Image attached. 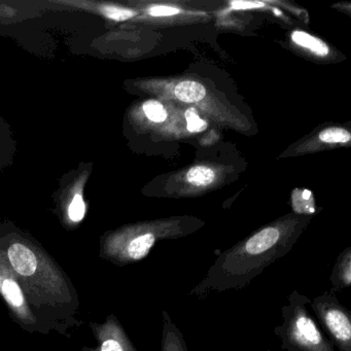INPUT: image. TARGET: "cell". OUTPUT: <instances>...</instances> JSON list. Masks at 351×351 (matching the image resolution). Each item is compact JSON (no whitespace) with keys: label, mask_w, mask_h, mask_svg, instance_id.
Masks as SVG:
<instances>
[{"label":"cell","mask_w":351,"mask_h":351,"mask_svg":"<svg viewBox=\"0 0 351 351\" xmlns=\"http://www.w3.org/2000/svg\"><path fill=\"white\" fill-rule=\"evenodd\" d=\"M297 239L295 230L268 226L217 256L204 278L189 295L204 300L213 293L247 287L265 269L289 254Z\"/></svg>","instance_id":"6da1fadb"},{"label":"cell","mask_w":351,"mask_h":351,"mask_svg":"<svg viewBox=\"0 0 351 351\" xmlns=\"http://www.w3.org/2000/svg\"><path fill=\"white\" fill-rule=\"evenodd\" d=\"M308 304L309 298L297 289L287 298V303L281 308L282 324L274 328L281 348L287 351H335L334 344L310 315Z\"/></svg>","instance_id":"7a4b0ae2"},{"label":"cell","mask_w":351,"mask_h":351,"mask_svg":"<svg viewBox=\"0 0 351 351\" xmlns=\"http://www.w3.org/2000/svg\"><path fill=\"white\" fill-rule=\"evenodd\" d=\"M310 306L334 346L339 351H351L350 311L338 301L336 295L324 291L310 300Z\"/></svg>","instance_id":"3957f363"},{"label":"cell","mask_w":351,"mask_h":351,"mask_svg":"<svg viewBox=\"0 0 351 351\" xmlns=\"http://www.w3.org/2000/svg\"><path fill=\"white\" fill-rule=\"evenodd\" d=\"M180 230L147 229L128 238L120 245L119 258L124 263L139 262L147 258L156 243L163 238L180 234Z\"/></svg>","instance_id":"277c9868"},{"label":"cell","mask_w":351,"mask_h":351,"mask_svg":"<svg viewBox=\"0 0 351 351\" xmlns=\"http://www.w3.org/2000/svg\"><path fill=\"white\" fill-rule=\"evenodd\" d=\"M8 256L16 272L23 276H32L38 268L36 254L27 246L15 243L10 246Z\"/></svg>","instance_id":"5b68a950"},{"label":"cell","mask_w":351,"mask_h":351,"mask_svg":"<svg viewBox=\"0 0 351 351\" xmlns=\"http://www.w3.org/2000/svg\"><path fill=\"white\" fill-rule=\"evenodd\" d=\"M332 287L330 293L336 295L343 289L351 287V248L343 250L338 256L332 267L330 277Z\"/></svg>","instance_id":"8992f818"},{"label":"cell","mask_w":351,"mask_h":351,"mask_svg":"<svg viewBox=\"0 0 351 351\" xmlns=\"http://www.w3.org/2000/svg\"><path fill=\"white\" fill-rule=\"evenodd\" d=\"M161 351H189L184 335L166 310H162Z\"/></svg>","instance_id":"52a82bcc"},{"label":"cell","mask_w":351,"mask_h":351,"mask_svg":"<svg viewBox=\"0 0 351 351\" xmlns=\"http://www.w3.org/2000/svg\"><path fill=\"white\" fill-rule=\"evenodd\" d=\"M174 94L182 101L195 104L205 97L206 90L204 86L197 82L184 81L176 86Z\"/></svg>","instance_id":"ba28073f"},{"label":"cell","mask_w":351,"mask_h":351,"mask_svg":"<svg viewBox=\"0 0 351 351\" xmlns=\"http://www.w3.org/2000/svg\"><path fill=\"white\" fill-rule=\"evenodd\" d=\"M291 38L300 47L312 51L318 56H326L328 54V47L319 38H314L303 32H295L291 34Z\"/></svg>","instance_id":"9c48e42d"},{"label":"cell","mask_w":351,"mask_h":351,"mask_svg":"<svg viewBox=\"0 0 351 351\" xmlns=\"http://www.w3.org/2000/svg\"><path fill=\"white\" fill-rule=\"evenodd\" d=\"M293 208L295 213L312 215L315 213L313 195L308 190H295L293 192Z\"/></svg>","instance_id":"30bf717a"},{"label":"cell","mask_w":351,"mask_h":351,"mask_svg":"<svg viewBox=\"0 0 351 351\" xmlns=\"http://www.w3.org/2000/svg\"><path fill=\"white\" fill-rule=\"evenodd\" d=\"M1 291L10 304L14 307H21L24 304V295L21 289L13 279H5L1 285Z\"/></svg>","instance_id":"8fae6325"},{"label":"cell","mask_w":351,"mask_h":351,"mask_svg":"<svg viewBox=\"0 0 351 351\" xmlns=\"http://www.w3.org/2000/svg\"><path fill=\"white\" fill-rule=\"evenodd\" d=\"M215 172L206 166H195L189 170L186 178L194 186H207L215 180Z\"/></svg>","instance_id":"7c38bea8"},{"label":"cell","mask_w":351,"mask_h":351,"mask_svg":"<svg viewBox=\"0 0 351 351\" xmlns=\"http://www.w3.org/2000/svg\"><path fill=\"white\" fill-rule=\"evenodd\" d=\"M319 139L326 143H345L351 139L350 133L342 128H328L322 131Z\"/></svg>","instance_id":"4fadbf2b"},{"label":"cell","mask_w":351,"mask_h":351,"mask_svg":"<svg viewBox=\"0 0 351 351\" xmlns=\"http://www.w3.org/2000/svg\"><path fill=\"white\" fill-rule=\"evenodd\" d=\"M143 110L149 120L156 123H162L167 119V112L160 102L149 100L143 104Z\"/></svg>","instance_id":"5bb4252c"},{"label":"cell","mask_w":351,"mask_h":351,"mask_svg":"<svg viewBox=\"0 0 351 351\" xmlns=\"http://www.w3.org/2000/svg\"><path fill=\"white\" fill-rule=\"evenodd\" d=\"M186 127L188 130L192 133H200L207 129V123L204 120H201L197 114L196 110L190 108L186 112Z\"/></svg>","instance_id":"9a60e30c"},{"label":"cell","mask_w":351,"mask_h":351,"mask_svg":"<svg viewBox=\"0 0 351 351\" xmlns=\"http://www.w3.org/2000/svg\"><path fill=\"white\" fill-rule=\"evenodd\" d=\"M86 206L81 195H75L73 202L69 205V217L73 221H81L85 217Z\"/></svg>","instance_id":"2e32d148"},{"label":"cell","mask_w":351,"mask_h":351,"mask_svg":"<svg viewBox=\"0 0 351 351\" xmlns=\"http://www.w3.org/2000/svg\"><path fill=\"white\" fill-rule=\"evenodd\" d=\"M104 15L110 19L114 20V21H125V20L131 19L134 17L136 13L130 10L121 9V8L106 7L102 10Z\"/></svg>","instance_id":"e0dca14e"},{"label":"cell","mask_w":351,"mask_h":351,"mask_svg":"<svg viewBox=\"0 0 351 351\" xmlns=\"http://www.w3.org/2000/svg\"><path fill=\"white\" fill-rule=\"evenodd\" d=\"M149 15L154 17H167V16L178 15L180 13V10L176 8L166 7V5H155L149 10Z\"/></svg>","instance_id":"ac0fdd59"},{"label":"cell","mask_w":351,"mask_h":351,"mask_svg":"<svg viewBox=\"0 0 351 351\" xmlns=\"http://www.w3.org/2000/svg\"><path fill=\"white\" fill-rule=\"evenodd\" d=\"M231 5L233 10H250L264 7V3L258 1H233Z\"/></svg>","instance_id":"d6986e66"}]
</instances>
